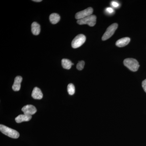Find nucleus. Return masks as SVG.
<instances>
[{
    "instance_id": "f257e3e1",
    "label": "nucleus",
    "mask_w": 146,
    "mask_h": 146,
    "mask_svg": "<svg viewBox=\"0 0 146 146\" xmlns=\"http://www.w3.org/2000/svg\"><path fill=\"white\" fill-rule=\"evenodd\" d=\"M0 131L1 132L6 136L12 138H18L20 136V134L17 131L7 127L5 125L1 124L0 125Z\"/></svg>"
},
{
    "instance_id": "f03ea898",
    "label": "nucleus",
    "mask_w": 146,
    "mask_h": 146,
    "mask_svg": "<svg viewBox=\"0 0 146 146\" xmlns=\"http://www.w3.org/2000/svg\"><path fill=\"white\" fill-rule=\"evenodd\" d=\"M123 63L125 67L132 72H136L140 67L138 61L134 58H126L124 60Z\"/></svg>"
},
{
    "instance_id": "7ed1b4c3",
    "label": "nucleus",
    "mask_w": 146,
    "mask_h": 146,
    "mask_svg": "<svg viewBox=\"0 0 146 146\" xmlns=\"http://www.w3.org/2000/svg\"><path fill=\"white\" fill-rule=\"evenodd\" d=\"M96 16L92 15L83 19L78 20L77 23L80 25H88L90 27H94L96 23Z\"/></svg>"
},
{
    "instance_id": "20e7f679",
    "label": "nucleus",
    "mask_w": 146,
    "mask_h": 146,
    "mask_svg": "<svg viewBox=\"0 0 146 146\" xmlns=\"http://www.w3.org/2000/svg\"><path fill=\"white\" fill-rule=\"evenodd\" d=\"M86 37L83 34H79L75 37L72 42V46L74 48H77L81 46L84 44Z\"/></svg>"
},
{
    "instance_id": "39448f33",
    "label": "nucleus",
    "mask_w": 146,
    "mask_h": 146,
    "mask_svg": "<svg viewBox=\"0 0 146 146\" xmlns=\"http://www.w3.org/2000/svg\"><path fill=\"white\" fill-rule=\"evenodd\" d=\"M118 26L117 23H114L110 26L102 37V40L105 41L111 37L117 29Z\"/></svg>"
},
{
    "instance_id": "423d86ee",
    "label": "nucleus",
    "mask_w": 146,
    "mask_h": 146,
    "mask_svg": "<svg viewBox=\"0 0 146 146\" xmlns=\"http://www.w3.org/2000/svg\"><path fill=\"white\" fill-rule=\"evenodd\" d=\"M93 11L94 10L92 7H88L84 10L79 11L76 13V19H77L78 20H80L91 16L93 14Z\"/></svg>"
},
{
    "instance_id": "0eeeda50",
    "label": "nucleus",
    "mask_w": 146,
    "mask_h": 146,
    "mask_svg": "<svg viewBox=\"0 0 146 146\" xmlns=\"http://www.w3.org/2000/svg\"><path fill=\"white\" fill-rule=\"evenodd\" d=\"M22 110L25 115H34L36 112V108L31 105H27L22 108Z\"/></svg>"
},
{
    "instance_id": "6e6552de",
    "label": "nucleus",
    "mask_w": 146,
    "mask_h": 146,
    "mask_svg": "<svg viewBox=\"0 0 146 146\" xmlns=\"http://www.w3.org/2000/svg\"><path fill=\"white\" fill-rule=\"evenodd\" d=\"M22 80H23V78L21 76H17L15 78L14 83L12 86V89L13 91H18L20 90Z\"/></svg>"
},
{
    "instance_id": "1a4fd4ad",
    "label": "nucleus",
    "mask_w": 146,
    "mask_h": 146,
    "mask_svg": "<svg viewBox=\"0 0 146 146\" xmlns=\"http://www.w3.org/2000/svg\"><path fill=\"white\" fill-rule=\"evenodd\" d=\"M43 95L42 91L39 88L35 87L32 93V97L34 99L41 100L43 98Z\"/></svg>"
},
{
    "instance_id": "9d476101",
    "label": "nucleus",
    "mask_w": 146,
    "mask_h": 146,
    "mask_svg": "<svg viewBox=\"0 0 146 146\" xmlns=\"http://www.w3.org/2000/svg\"><path fill=\"white\" fill-rule=\"evenodd\" d=\"M130 41V39L129 37H124L117 40L116 42V45L119 47H124L129 44Z\"/></svg>"
},
{
    "instance_id": "9b49d317",
    "label": "nucleus",
    "mask_w": 146,
    "mask_h": 146,
    "mask_svg": "<svg viewBox=\"0 0 146 146\" xmlns=\"http://www.w3.org/2000/svg\"><path fill=\"white\" fill-rule=\"evenodd\" d=\"M32 116L31 115H18L15 119V121L17 123H21L25 121H28L31 119Z\"/></svg>"
},
{
    "instance_id": "f8f14e48",
    "label": "nucleus",
    "mask_w": 146,
    "mask_h": 146,
    "mask_svg": "<svg viewBox=\"0 0 146 146\" xmlns=\"http://www.w3.org/2000/svg\"><path fill=\"white\" fill-rule=\"evenodd\" d=\"M31 31L34 35H38L41 31L40 25L36 22H34L31 25Z\"/></svg>"
},
{
    "instance_id": "ddd939ff",
    "label": "nucleus",
    "mask_w": 146,
    "mask_h": 146,
    "mask_svg": "<svg viewBox=\"0 0 146 146\" xmlns=\"http://www.w3.org/2000/svg\"><path fill=\"white\" fill-rule=\"evenodd\" d=\"M49 19L51 23L54 25L60 21V16L57 13H53L50 15Z\"/></svg>"
},
{
    "instance_id": "4468645a",
    "label": "nucleus",
    "mask_w": 146,
    "mask_h": 146,
    "mask_svg": "<svg viewBox=\"0 0 146 146\" xmlns=\"http://www.w3.org/2000/svg\"><path fill=\"white\" fill-rule=\"evenodd\" d=\"M61 63H62V67L63 68L67 70H70L71 69L72 65H74L72 62L68 59H65L64 58L61 61Z\"/></svg>"
},
{
    "instance_id": "2eb2a0df",
    "label": "nucleus",
    "mask_w": 146,
    "mask_h": 146,
    "mask_svg": "<svg viewBox=\"0 0 146 146\" xmlns=\"http://www.w3.org/2000/svg\"><path fill=\"white\" fill-rule=\"evenodd\" d=\"M68 94H70V95H71V96L74 94L75 92V86L74 84H72L70 83L68 84Z\"/></svg>"
},
{
    "instance_id": "dca6fc26",
    "label": "nucleus",
    "mask_w": 146,
    "mask_h": 146,
    "mask_svg": "<svg viewBox=\"0 0 146 146\" xmlns=\"http://www.w3.org/2000/svg\"><path fill=\"white\" fill-rule=\"evenodd\" d=\"M84 64H85V63L83 60L79 61L77 65V69L79 70H82L84 68Z\"/></svg>"
},
{
    "instance_id": "f3484780",
    "label": "nucleus",
    "mask_w": 146,
    "mask_h": 146,
    "mask_svg": "<svg viewBox=\"0 0 146 146\" xmlns=\"http://www.w3.org/2000/svg\"><path fill=\"white\" fill-rule=\"evenodd\" d=\"M142 87H143L144 91L146 93V79L145 80L142 82Z\"/></svg>"
},
{
    "instance_id": "a211bd4d",
    "label": "nucleus",
    "mask_w": 146,
    "mask_h": 146,
    "mask_svg": "<svg viewBox=\"0 0 146 146\" xmlns=\"http://www.w3.org/2000/svg\"><path fill=\"white\" fill-rule=\"evenodd\" d=\"M106 12L109 13H112L114 12V10L113 9L111 8V7H108L106 9Z\"/></svg>"
},
{
    "instance_id": "6ab92c4d",
    "label": "nucleus",
    "mask_w": 146,
    "mask_h": 146,
    "mask_svg": "<svg viewBox=\"0 0 146 146\" xmlns=\"http://www.w3.org/2000/svg\"><path fill=\"white\" fill-rule=\"evenodd\" d=\"M111 5H112V6L115 7H118L119 6V4L117 2L112 1L111 3Z\"/></svg>"
},
{
    "instance_id": "aec40b11",
    "label": "nucleus",
    "mask_w": 146,
    "mask_h": 146,
    "mask_svg": "<svg viewBox=\"0 0 146 146\" xmlns=\"http://www.w3.org/2000/svg\"><path fill=\"white\" fill-rule=\"evenodd\" d=\"M33 1L34 2H40L42 1V0H34V1Z\"/></svg>"
}]
</instances>
